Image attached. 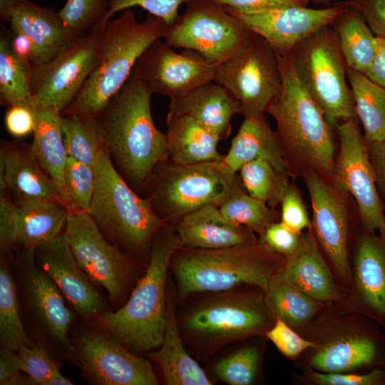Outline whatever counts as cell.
I'll use <instances>...</instances> for the list:
<instances>
[{
	"mask_svg": "<svg viewBox=\"0 0 385 385\" xmlns=\"http://www.w3.org/2000/svg\"><path fill=\"white\" fill-rule=\"evenodd\" d=\"M276 54L282 89L265 113L276 122L287 173L293 181L309 172L329 179L338 150L335 128L298 79L290 52Z\"/></svg>",
	"mask_w": 385,
	"mask_h": 385,
	"instance_id": "cell-1",
	"label": "cell"
},
{
	"mask_svg": "<svg viewBox=\"0 0 385 385\" xmlns=\"http://www.w3.org/2000/svg\"><path fill=\"white\" fill-rule=\"evenodd\" d=\"M152 94L133 71L97 117L113 167L141 196L154 167L168 159L166 135L153 120Z\"/></svg>",
	"mask_w": 385,
	"mask_h": 385,
	"instance_id": "cell-2",
	"label": "cell"
},
{
	"mask_svg": "<svg viewBox=\"0 0 385 385\" xmlns=\"http://www.w3.org/2000/svg\"><path fill=\"white\" fill-rule=\"evenodd\" d=\"M183 247L174 225L162 227L153 237L144 274L126 302L83 321L113 334L134 353L160 346L166 324L168 271L173 255Z\"/></svg>",
	"mask_w": 385,
	"mask_h": 385,
	"instance_id": "cell-3",
	"label": "cell"
},
{
	"mask_svg": "<svg viewBox=\"0 0 385 385\" xmlns=\"http://www.w3.org/2000/svg\"><path fill=\"white\" fill-rule=\"evenodd\" d=\"M297 332L314 344L294 361L299 369L342 374L385 370V329L364 315L342 311L336 302L324 304Z\"/></svg>",
	"mask_w": 385,
	"mask_h": 385,
	"instance_id": "cell-4",
	"label": "cell"
},
{
	"mask_svg": "<svg viewBox=\"0 0 385 385\" xmlns=\"http://www.w3.org/2000/svg\"><path fill=\"white\" fill-rule=\"evenodd\" d=\"M168 26L163 20L150 14L139 22L131 9L108 21L100 29L96 66L61 115L97 118L128 81L138 58L151 43L163 38Z\"/></svg>",
	"mask_w": 385,
	"mask_h": 385,
	"instance_id": "cell-5",
	"label": "cell"
},
{
	"mask_svg": "<svg viewBox=\"0 0 385 385\" xmlns=\"http://www.w3.org/2000/svg\"><path fill=\"white\" fill-rule=\"evenodd\" d=\"M284 260L258 240L218 249L183 247L174 253L170 265L178 296L183 299L195 293L225 291L246 284L265 291L281 272Z\"/></svg>",
	"mask_w": 385,
	"mask_h": 385,
	"instance_id": "cell-6",
	"label": "cell"
},
{
	"mask_svg": "<svg viewBox=\"0 0 385 385\" xmlns=\"http://www.w3.org/2000/svg\"><path fill=\"white\" fill-rule=\"evenodd\" d=\"M94 170L95 192L87 212L112 245L148 264L153 237L168 223L115 170L106 146L98 155Z\"/></svg>",
	"mask_w": 385,
	"mask_h": 385,
	"instance_id": "cell-7",
	"label": "cell"
},
{
	"mask_svg": "<svg viewBox=\"0 0 385 385\" xmlns=\"http://www.w3.org/2000/svg\"><path fill=\"white\" fill-rule=\"evenodd\" d=\"M206 294L177 319L181 335L208 353L231 342L265 336L275 322L259 287L246 284Z\"/></svg>",
	"mask_w": 385,
	"mask_h": 385,
	"instance_id": "cell-8",
	"label": "cell"
},
{
	"mask_svg": "<svg viewBox=\"0 0 385 385\" xmlns=\"http://www.w3.org/2000/svg\"><path fill=\"white\" fill-rule=\"evenodd\" d=\"M24 330L34 346L61 365L80 368L70 340L75 312L57 286L36 265L34 248L21 245L11 259Z\"/></svg>",
	"mask_w": 385,
	"mask_h": 385,
	"instance_id": "cell-9",
	"label": "cell"
},
{
	"mask_svg": "<svg viewBox=\"0 0 385 385\" xmlns=\"http://www.w3.org/2000/svg\"><path fill=\"white\" fill-rule=\"evenodd\" d=\"M242 189L240 175L222 160L181 164L167 159L154 167L142 196L159 218L175 225L202 207H219Z\"/></svg>",
	"mask_w": 385,
	"mask_h": 385,
	"instance_id": "cell-10",
	"label": "cell"
},
{
	"mask_svg": "<svg viewBox=\"0 0 385 385\" xmlns=\"http://www.w3.org/2000/svg\"><path fill=\"white\" fill-rule=\"evenodd\" d=\"M290 53L298 79L334 127L357 118L347 84V66L332 26L309 36Z\"/></svg>",
	"mask_w": 385,
	"mask_h": 385,
	"instance_id": "cell-11",
	"label": "cell"
},
{
	"mask_svg": "<svg viewBox=\"0 0 385 385\" xmlns=\"http://www.w3.org/2000/svg\"><path fill=\"white\" fill-rule=\"evenodd\" d=\"M308 190L311 229L342 292L351 286L350 258L360 226L358 206L348 192L314 172L302 178Z\"/></svg>",
	"mask_w": 385,
	"mask_h": 385,
	"instance_id": "cell-12",
	"label": "cell"
},
{
	"mask_svg": "<svg viewBox=\"0 0 385 385\" xmlns=\"http://www.w3.org/2000/svg\"><path fill=\"white\" fill-rule=\"evenodd\" d=\"M186 4L163 36L170 47L194 51L218 66L238 55L256 36L222 5L211 0Z\"/></svg>",
	"mask_w": 385,
	"mask_h": 385,
	"instance_id": "cell-13",
	"label": "cell"
},
{
	"mask_svg": "<svg viewBox=\"0 0 385 385\" xmlns=\"http://www.w3.org/2000/svg\"><path fill=\"white\" fill-rule=\"evenodd\" d=\"M63 232L80 267L107 292L112 310L120 309L134 288L141 262L107 240L86 212L69 211Z\"/></svg>",
	"mask_w": 385,
	"mask_h": 385,
	"instance_id": "cell-14",
	"label": "cell"
},
{
	"mask_svg": "<svg viewBox=\"0 0 385 385\" xmlns=\"http://www.w3.org/2000/svg\"><path fill=\"white\" fill-rule=\"evenodd\" d=\"M73 324L70 340L81 377L94 385H157L150 361L126 347L113 334L83 320ZM75 322V321H74Z\"/></svg>",
	"mask_w": 385,
	"mask_h": 385,
	"instance_id": "cell-15",
	"label": "cell"
},
{
	"mask_svg": "<svg viewBox=\"0 0 385 385\" xmlns=\"http://www.w3.org/2000/svg\"><path fill=\"white\" fill-rule=\"evenodd\" d=\"M338 150L329 178L337 188L348 192L359 209L360 225L369 233L385 239V214L380 201L367 144L357 118H351L335 127Z\"/></svg>",
	"mask_w": 385,
	"mask_h": 385,
	"instance_id": "cell-16",
	"label": "cell"
},
{
	"mask_svg": "<svg viewBox=\"0 0 385 385\" xmlns=\"http://www.w3.org/2000/svg\"><path fill=\"white\" fill-rule=\"evenodd\" d=\"M101 29L77 37L51 60L32 65L31 102L61 113L78 96L97 64Z\"/></svg>",
	"mask_w": 385,
	"mask_h": 385,
	"instance_id": "cell-17",
	"label": "cell"
},
{
	"mask_svg": "<svg viewBox=\"0 0 385 385\" xmlns=\"http://www.w3.org/2000/svg\"><path fill=\"white\" fill-rule=\"evenodd\" d=\"M214 81L235 96L243 116L265 113L282 89L276 52L257 35L238 55L217 66Z\"/></svg>",
	"mask_w": 385,
	"mask_h": 385,
	"instance_id": "cell-18",
	"label": "cell"
},
{
	"mask_svg": "<svg viewBox=\"0 0 385 385\" xmlns=\"http://www.w3.org/2000/svg\"><path fill=\"white\" fill-rule=\"evenodd\" d=\"M217 68L197 52L177 53L158 38L143 51L133 71L153 93L171 100L214 81Z\"/></svg>",
	"mask_w": 385,
	"mask_h": 385,
	"instance_id": "cell-19",
	"label": "cell"
},
{
	"mask_svg": "<svg viewBox=\"0 0 385 385\" xmlns=\"http://www.w3.org/2000/svg\"><path fill=\"white\" fill-rule=\"evenodd\" d=\"M351 286L336 302L343 312L364 315L385 329V239L361 225L350 258Z\"/></svg>",
	"mask_w": 385,
	"mask_h": 385,
	"instance_id": "cell-20",
	"label": "cell"
},
{
	"mask_svg": "<svg viewBox=\"0 0 385 385\" xmlns=\"http://www.w3.org/2000/svg\"><path fill=\"white\" fill-rule=\"evenodd\" d=\"M224 7L264 38L276 53L290 52L317 30L332 26L346 9L337 3L322 9L289 5L255 12H241Z\"/></svg>",
	"mask_w": 385,
	"mask_h": 385,
	"instance_id": "cell-21",
	"label": "cell"
},
{
	"mask_svg": "<svg viewBox=\"0 0 385 385\" xmlns=\"http://www.w3.org/2000/svg\"><path fill=\"white\" fill-rule=\"evenodd\" d=\"M34 256L36 266L57 286L81 319L112 310L77 262L63 232L34 248Z\"/></svg>",
	"mask_w": 385,
	"mask_h": 385,
	"instance_id": "cell-22",
	"label": "cell"
},
{
	"mask_svg": "<svg viewBox=\"0 0 385 385\" xmlns=\"http://www.w3.org/2000/svg\"><path fill=\"white\" fill-rule=\"evenodd\" d=\"M0 19L11 31H21L32 41L34 65L51 60L81 36L66 26L58 11L29 0H0Z\"/></svg>",
	"mask_w": 385,
	"mask_h": 385,
	"instance_id": "cell-23",
	"label": "cell"
},
{
	"mask_svg": "<svg viewBox=\"0 0 385 385\" xmlns=\"http://www.w3.org/2000/svg\"><path fill=\"white\" fill-rule=\"evenodd\" d=\"M0 189L14 198L58 201L67 207L58 186L38 163L31 145L18 139L1 142Z\"/></svg>",
	"mask_w": 385,
	"mask_h": 385,
	"instance_id": "cell-24",
	"label": "cell"
},
{
	"mask_svg": "<svg viewBox=\"0 0 385 385\" xmlns=\"http://www.w3.org/2000/svg\"><path fill=\"white\" fill-rule=\"evenodd\" d=\"M280 275L311 297L338 302L344 296L323 256L311 227L301 233L296 251L285 257Z\"/></svg>",
	"mask_w": 385,
	"mask_h": 385,
	"instance_id": "cell-25",
	"label": "cell"
},
{
	"mask_svg": "<svg viewBox=\"0 0 385 385\" xmlns=\"http://www.w3.org/2000/svg\"><path fill=\"white\" fill-rule=\"evenodd\" d=\"M174 226L186 248L218 249L258 241L252 230L227 220L214 205L185 215Z\"/></svg>",
	"mask_w": 385,
	"mask_h": 385,
	"instance_id": "cell-26",
	"label": "cell"
},
{
	"mask_svg": "<svg viewBox=\"0 0 385 385\" xmlns=\"http://www.w3.org/2000/svg\"><path fill=\"white\" fill-rule=\"evenodd\" d=\"M168 108L193 118L224 140L231 133V119L240 113V104L227 88L212 81L171 99Z\"/></svg>",
	"mask_w": 385,
	"mask_h": 385,
	"instance_id": "cell-27",
	"label": "cell"
},
{
	"mask_svg": "<svg viewBox=\"0 0 385 385\" xmlns=\"http://www.w3.org/2000/svg\"><path fill=\"white\" fill-rule=\"evenodd\" d=\"M167 287L166 324L159 350L149 357L160 367L168 385H211L212 382L199 364L185 350L175 313L173 293Z\"/></svg>",
	"mask_w": 385,
	"mask_h": 385,
	"instance_id": "cell-28",
	"label": "cell"
},
{
	"mask_svg": "<svg viewBox=\"0 0 385 385\" xmlns=\"http://www.w3.org/2000/svg\"><path fill=\"white\" fill-rule=\"evenodd\" d=\"M263 159L281 172L287 173L280 145L265 113L244 116L222 162L237 173L247 163Z\"/></svg>",
	"mask_w": 385,
	"mask_h": 385,
	"instance_id": "cell-29",
	"label": "cell"
},
{
	"mask_svg": "<svg viewBox=\"0 0 385 385\" xmlns=\"http://www.w3.org/2000/svg\"><path fill=\"white\" fill-rule=\"evenodd\" d=\"M168 159L181 164L222 160L219 137L193 118L168 111L166 118Z\"/></svg>",
	"mask_w": 385,
	"mask_h": 385,
	"instance_id": "cell-30",
	"label": "cell"
},
{
	"mask_svg": "<svg viewBox=\"0 0 385 385\" xmlns=\"http://www.w3.org/2000/svg\"><path fill=\"white\" fill-rule=\"evenodd\" d=\"M12 199L15 226L21 245L35 248L62 233L69 212L64 204L41 199Z\"/></svg>",
	"mask_w": 385,
	"mask_h": 385,
	"instance_id": "cell-31",
	"label": "cell"
},
{
	"mask_svg": "<svg viewBox=\"0 0 385 385\" xmlns=\"http://www.w3.org/2000/svg\"><path fill=\"white\" fill-rule=\"evenodd\" d=\"M34 106L36 125L31 150L41 167L58 186L68 209L71 211L64 185V170L68 156L63 140L61 115L51 108Z\"/></svg>",
	"mask_w": 385,
	"mask_h": 385,
	"instance_id": "cell-32",
	"label": "cell"
},
{
	"mask_svg": "<svg viewBox=\"0 0 385 385\" xmlns=\"http://www.w3.org/2000/svg\"><path fill=\"white\" fill-rule=\"evenodd\" d=\"M265 294L271 314L295 331L308 325L325 304L309 296L279 273L270 282Z\"/></svg>",
	"mask_w": 385,
	"mask_h": 385,
	"instance_id": "cell-33",
	"label": "cell"
},
{
	"mask_svg": "<svg viewBox=\"0 0 385 385\" xmlns=\"http://www.w3.org/2000/svg\"><path fill=\"white\" fill-rule=\"evenodd\" d=\"M347 68L366 74L374 60L376 36L355 9L346 7L332 24Z\"/></svg>",
	"mask_w": 385,
	"mask_h": 385,
	"instance_id": "cell-34",
	"label": "cell"
},
{
	"mask_svg": "<svg viewBox=\"0 0 385 385\" xmlns=\"http://www.w3.org/2000/svg\"><path fill=\"white\" fill-rule=\"evenodd\" d=\"M346 76L366 143L385 140V88L373 82L366 74L349 68H346Z\"/></svg>",
	"mask_w": 385,
	"mask_h": 385,
	"instance_id": "cell-35",
	"label": "cell"
},
{
	"mask_svg": "<svg viewBox=\"0 0 385 385\" xmlns=\"http://www.w3.org/2000/svg\"><path fill=\"white\" fill-rule=\"evenodd\" d=\"M20 344L34 346L27 336L21 319L11 258L1 255L0 346L17 351Z\"/></svg>",
	"mask_w": 385,
	"mask_h": 385,
	"instance_id": "cell-36",
	"label": "cell"
},
{
	"mask_svg": "<svg viewBox=\"0 0 385 385\" xmlns=\"http://www.w3.org/2000/svg\"><path fill=\"white\" fill-rule=\"evenodd\" d=\"M63 140L68 156L94 168L106 147L97 118L71 114L61 115Z\"/></svg>",
	"mask_w": 385,
	"mask_h": 385,
	"instance_id": "cell-37",
	"label": "cell"
},
{
	"mask_svg": "<svg viewBox=\"0 0 385 385\" xmlns=\"http://www.w3.org/2000/svg\"><path fill=\"white\" fill-rule=\"evenodd\" d=\"M265 336L233 351L216 362V377L230 385H252L261 377Z\"/></svg>",
	"mask_w": 385,
	"mask_h": 385,
	"instance_id": "cell-38",
	"label": "cell"
},
{
	"mask_svg": "<svg viewBox=\"0 0 385 385\" xmlns=\"http://www.w3.org/2000/svg\"><path fill=\"white\" fill-rule=\"evenodd\" d=\"M32 65L19 59L13 53L9 36L0 37V103L9 107L30 98Z\"/></svg>",
	"mask_w": 385,
	"mask_h": 385,
	"instance_id": "cell-39",
	"label": "cell"
},
{
	"mask_svg": "<svg viewBox=\"0 0 385 385\" xmlns=\"http://www.w3.org/2000/svg\"><path fill=\"white\" fill-rule=\"evenodd\" d=\"M239 172L242 184L251 196L277 209L290 183L287 173L278 170L263 159L247 163Z\"/></svg>",
	"mask_w": 385,
	"mask_h": 385,
	"instance_id": "cell-40",
	"label": "cell"
},
{
	"mask_svg": "<svg viewBox=\"0 0 385 385\" xmlns=\"http://www.w3.org/2000/svg\"><path fill=\"white\" fill-rule=\"evenodd\" d=\"M227 220L252 230L258 236L272 223L280 221V212L251 196L245 189L232 194L219 207Z\"/></svg>",
	"mask_w": 385,
	"mask_h": 385,
	"instance_id": "cell-41",
	"label": "cell"
},
{
	"mask_svg": "<svg viewBox=\"0 0 385 385\" xmlns=\"http://www.w3.org/2000/svg\"><path fill=\"white\" fill-rule=\"evenodd\" d=\"M64 185L72 210L87 212L96 188L94 168L68 156L64 170Z\"/></svg>",
	"mask_w": 385,
	"mask_h": 385,
	"instance_id": "cell-42",
	"label": "cell"
},
{
	"mask_svg": "<svg viewBox=\"0 0 385 385\" xmlns=\"http://www.w3.org/2000/svg\"><path fill=\"white\" fill-rule=\"evenodd\" d=\"M111 0H66L58 11L66 26L79 35L98 29Z\"/></svg>",
	"mask_w": 385,
	"mask_h": 385,
	"instance_id": "cell-43",
	"label": "cell"
},
{
	"mask_svg": "<svg viewBox=\"0 0 385 385\" xmlns=\"http://www.w3.org/2000/svg\"><path fill=\"white\" fill-rule=\"evenodd\" d=\"M292 376L299 385H385V370L374 369L364 374L324 373L310 368L301 369Z\"/></svg>",
	"mask_w": 385,
	"mask_h": 385,
	"instance_id": "cell-44",
	"label": "cell"
},
{
	"mask_svg": "<svg viewBox=\"0 0 385 385\" xmlns=\"http://www.w3.org/2000/svg\"><path fill=\"white\" fill-rule=\"evenodd\" d=\"M16 352L21 371L34 379L37 385H46L53 374L60 371L61 365L43 348L20 344Z\"/></svg>",
	"mask_w": 385,
	"mask_h": 385,
	"instance_id": "cell-45",
	"label": "cell"
},
{
	"mask_svg": "<svg viewBox=\"0 0 385 385\" xmlns=\"http://www.w3.org/2000/svg\"><path fill=\"white\" fill-rule=\"evenodd\" d=\"M190 0H111L108 11L99 29H102L116 13L139 6L148 14L163 20L168 26L173 24L178 18V9Z\"/></svg>",
	"mask_w": 385,
	"mask_h": 385,
	"instance_id": "cell-46",
	"label": "cell"
},
{
	"mask_svg": "<svg viewBox=\"0 0 385 385\" xmlns=\"http://www.w3.org/2000/svg\"><path fill=\"white\" fill-rule=\"evenodd\" d=\"M265 337L286 358L295 361L304 351L314 346L279 318L266 332Z\"/></svg>",
	"mask_w": 385,
	"mask_h": 385,
	"instance_id": "cell-47",
	"label": "cell"
},
{
	"mask_svg": "<svg viewBox=\"0 0 385 385\" xmlns=\"http://www.w3.org/2000/svg\"><path fill=\"white\" fill-rule=\"evenodd\" d=\"M280 221L301 234L311 227V219L297 186L289 183L280 202Z\"/></svg>",
	"mask_w": 385,
	"mask_h": 385,
	"instance_id": "cell-48",
	"label": "cell"
},
{
	"mask_svg": "<svg viewBox=\"0 0 385 385\" xmlns=\"http://www.w3.org/2000/svg\"><path fill=\"white\" fill-rule=\"evenodd\" d=\"M14 202L9 193H0V252L1 255L12 258L21 247L14 214Z\"/></svg>",
	"mask_w": 385,
	"mask_h": 385,
	"instance_id": "cell-49",
	"label": "cell"
},
{
	"mask_svg": "<svg viewBox=\"0 0 385 385\" xmlns=\"http://www.w3.org/2000/svg\"><path fill=\"white\" fill-rule=\"evenodd\" d=\"M300 237L301 234L278 221L271 224L258 240L270 250L287 257L297 249Z\"/></svg>",
	"mask_w": 385,
	"mask_h": 385,
	"instance_id": "cell-50",
	"label": "cell"
},
{
	"mask_svg": "<svg viewBox=\"0 0 385 385\" xmlns=\"http://www.w3.org/2000/svg\"><path fill=\"white\" fill-rule=\"evenodd\" d=\"M35 125V109L29 99L8 107L4 115V125L14 138L20 140L33 134Z\"/></svg>",
	"mask_w": 385,
	"mask_h": 385,
	"instance_id": "cell-51",
	"label": "cell"
},
{
	"mask_svg": "<svg viewBox=\"0 0 385 385\" xmlns=\"http://www.w3.org/2000/svg\"><path fill=\"white\" fill-rule=\"evenodd\" d=\"M336 3L356 10L376 36L385 38V0H342Z\"/></svg>",
	"mask_w": 385,
	"mask_h": 385,
	"instance_id": "cell-52",
	"label": "cell"
},
{
	"mask_svg": "<svg viewBox=\"0 0 385 385\" xmlns=\"http://www.w3.org/2000/svg\"><path fill=\"white\" fill-rule=\"evenodd\" d=\"M241 12H255L276 7L297 5L307 6L309 0H211Z\"/></svg>",
	"mask_w": 385,
	"mask_h": 385,
	"instance_id": "cell-53",
	"label": "cell"
},
{
	"mask_svg": "<svg viewBox=\"0 0 385 385\" xmlns=\"http://www.w3.org/2000/svg\"><path fill=\"white\" fill-rule=\"evenodd\" d=\"M367 148L378 195L385 211V140L367 144Z\"/></svg>",
	"mask_w": 385,
	"mask_h": 385,
	"instance_id": "cell-54",
	"label": "cell"
},
{
	"mask_svg": "<svg viewBox=\"0 0 385 385\" xmlns=\"http://www.w3.org/2000/svg\"><path fill=\"white\" fill-rule=\"evenodd\" d=\"M9 40L11 48L16 56L31 65L36 63V48L32 41L27 36L21 31H11Z\"/></svg>",
	"mask_w": 385,
	"mask_h": 385,
	"instance_id": "cell-55",
	"label": "cell"
},
{
	"mask_svg": "<svg viewBox=\"0 0 385 385\" xmlns=\"http://www.w3.org/2000/svg\"><path fill=\"white\" fill-rule=\"evenodd\" d=\"M366 75L373 82L385 88V38L376 36L374 58Z\"/></svg>",
	"mask_w": 385,
	"mask_h": 385,
	"instance_id": "cell-56",
	"label": "cell"
},
{
	"mask_svg": "<svg viewBox=\"0 0 385 385\" xmlns=\"http://www.w3.org/2000/svg\"><path fill=\"white\" fill-rule=\"evenodd\" d=\"M21 371L19 358L16 351L0 346V384Z\"/></svg>",
	"mask_w": 385,
	"mask_h": 385,
	"instance_id": "cell-57",
	"label": "cell"
},
{
	"mask_svg": "<svg viewBox=\"0 0 385 385\" xmlns=\"http://www.w3.org/2000/svg\"><path fill=\"white\" fill-rule=\"evenodd\" d=\"M3 385H37V384L29 375L20 371Z\"/></svg>",
	"mask_w": 385,
	"mask_h": 385,
	"instance_id": "cell-58",
	"label": "cell"
},
{
	"mask_svg": "<svg viewBox=\"0 0 385 385\" xmlns=\"http://www.w3.org/2000/svg\"><path fill=\"white\" fill-rule=\"evenodd\" d=\"M73 383L63 376L60 371L53 374L46 381V385H72Z\"/></svg>",
	"mask_w": 385,
	"mask_h": 385,
	"instance_id": "cell-59",
	"label": "cell"
},
{
	"mask_svg": "<svg viewBox=\"0 0 385 385\" xmlns=\"http://www.w3.org/2000/svg\"><path fill=\"white\" fill-rule=\"evenodd\" d=\"M313 1L316 4L322 5L324 6H330L332 0H309Z\"/></svg>",
	"mask_w": 385,
	"mask_h": 385,
	"instance_id": "cell-60",
	"label": "cell"
}]
</instances>
